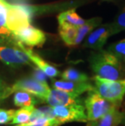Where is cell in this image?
<instances>
[{
    "mask_svg": "<svg viewBox=\"0 0 125 126\" xmlns=\"http://www.w3.org/2000/svg\"><path fill=\"white\" fill-rule=\"evenodd\" d=\"M53 87L55 89L67 91V92L76 94L78 95H81L85 92H89V91L94 89V85H92L89 81L77 82L66 81V80L63 79L55 81L53 82Z\"/></svg>",
    "mask_w": 125,
    "mask_h": 126,
    "instance_id": "cell-12",
    "label": "cell"
},
{
    "mask_svg": "<svg viewBox=\"0 0 125 126\" xmlns=\"http://www.w3.org/2000/svg\"><path fill=\"white\" fill-rule=\"evenodd\" d=\"M102 19L101 17H94L89 20H85L83 25L77 28V35L74 46H78L84 39V37L88 36V34L94 30V29L100 25Z\"/></svg>",
    "mask_w": 125,
    "mask_h": 126,
    "instance_id": "cell-14",
    "label": "cell"
},
{
    "mask_svg": "<svg viewBox=\"0 0 125 126\" xmlns=\"http://www.w3.org/2000/svg\"><path fill=\"white\" fill-rule=\"evenodd\" d=\"M54 116L61 124L69 122L86 123L88 118L84 103L69 104L65 106L52 107Z\"/></svg>",
    "mask_w": 125,
    "mask_h": 126,
    "instance_id": "cell-5",
    "label": "cell"
},
{
    "mask_svg": "<svg viewBox=\"0 0 125 126\" xmlns=\"http://www.w3.org/2000/svg\"><path fill=\"white\" fill-rule=\"evenodd\" d=\"M32 18L21 4H9L6 25L12 33L30 25Z\"/></svg>",
    "mask_w": 125,
    "mask_h": 126,
    "instance_id": "cell-7",
    "label": "cell"
},
{
    "mask_svg": "<svg viewBox=\"0 0 125 126\" xmlns=\"http://www.w3.org/2000/svg\"><path fill=\"white\" fill-rule=\"evenodd\" d=\"M33 78H34L38 81L47 83V76L38 68L34 69V72L33 73Z\"/></svg>",
    "mask_w": 125,
    "mask_h": 126,
    "instance_id": "cell-25",
    "label": "cell"
},
{
    "mask_svg": "<svg viewBox=\"0 0 125 126\" xmlns=\"http://www.w3.org/2000/svg\"><path fill=\"white\" fill-rule=\"evenodd\" d=\"M87 93L86 98L84 99V105L88 120H97L111 110L121 108L119 104L102 97L94 89Z\"/></svg>",
    "mask_w": 125,
    "mask_h": 126,
    "instance_id": "cell-2",
    "label": "cell"
},
{
    "mask_svg": "<svg viewBox=\"0 0 125 126\" xmlns=\"http://www.w3.org/2000/svg\"><path fill=\"white\" fill-rule=\"evenodd\" d=\"M9 4L10 3H8L5 0H0V14H3L7 16Z\"/></svg>",
    "mask_w": 125,
    "mask_h": 126,
    "instance_id": "cell-26",
    "label": "cell"
},
{
    "mask_svg": "<svg viewBox=\"0 0 125 126\" xmlns=\"http://www.w3.org/2000/svg\"><path fill=\"white\" fill-rule=\"evenodd\" d=\"M35 95L26 92V91L19 90L15 92L14 98V104L16 107L20 108H25V107H32L38 103L39 99Z\"/></svg>",
    "mask_w": 125,
    "mask_h": 126,
    "instance_id": "cell-16",
    "label": "cell"
},
{
    "mask_svg": "<svg viewBox=\"0 0 125 126\" xmlns=\"http://www.w3.org/2000/svg\"><path fill=\"white\" fill-rule=\"evenodd\" d=\"M58 25H70L76 27L82 25L85 22V20L81 17L76 12V7L69 8L61 12L58 16Z\"/></svg>",
    "mask_w": 125,
    "mask_h": 126,
    "instance_id": "cell-15",
    "label": "cell"
},
{
    "mask_svg": "<svg viewBox=\"0 0 125 126\" xmlns=\"http://www.w3.org/2000/svg\"><path fill=\"white\" fill-rule=\"evenodd\" d=\"M17 40L29 47H42L46 40V34L41 29L28 25L13 33Z\"/></svg>",
    "mask_w": 125,
    "mask_h": 126,
    "instance_id": "cell-8",
    "label": "cell"
},
{
    "mask_svg": "<svg viewBox=\"0 0 125 126\" xmlns=\"http://www.w3.org/2000/svg\"><path fill=\"white\" fill-rule=\"evenodd\" d=\"M46 103H48L50 107H56L75 103H84V100L81 98V95L54 88L53 90H50L49 95L46 99Z\"/></svg>",
    "mask_w": 125,
    "mask_h": 126,
    "instance_id": "cell-10",
    "label": "cell"
},
{
    "mask_svg": "<svg viewBox=\"0 0 125 126\" xmlns=\"http://www.w3.org/2000/svg\"><path fill=\"white\" fill-rule=\"evenodd\" d=\"M15 110L0 108V125L11 124L14 117Z\"/></svg>",
    "mask_w": 125,
    "mask_h": 126,
    "instance_id": "cell-23",
    "label": "cell"
},
{
    "mask_svg": "<svg viewBox=\"0 0 125 126\" xmlns=\"http://www.w3.org/2000/svg\"><path fill=\"white\" fill-rule=\"evenodd\" d=\"M102 1H104V2H115L116 0H102Z\"/></svg>",
    "mask_w": 125,
    "mask_h": 126,
    "instance_id": "cell-28",
    "label": "cell"
},
{
    "mask_svg": "<svg viewBox=\"0 0 125 126\" xmlns=\"http://www.w3.org/2000/svg\"><path fill=\"white\" fill-rule=\"evenodd\" d=\"M26 91L35 95L42 102H46L47 96L49 95L50 89L47 83L38 81L34 78H24L15 81L12 86H10L9 92L12 95L16 91Z\"/></svg>",
    "mask_w": 125,
    "mask_h": 126,
    "instance_id": "cell-6",
    "label": "cell"
},
{
    "mask_svg": "<svg viewBox=\"0 0 125 126\" xmlns=\"http://www.w3.org/2000/svg\"><path fill=\"white\" fill-rule=\"evenodd\" d=\"M111 36L110 24L101 25L88 34L85 42H84V47L90 48L97 51L102 50Z\"/></svg>",
    "mask_w": 125,
    "mask_h": 126,
    "instance_id": "cell-9",
    "label": "cell"
},
{
    "mask_svg": "<svg viewBox=\"0 0 125 126\" xmlns=\"http://www.w3.org/2000/svg\"><path fill=\"white\" fill-rule=\"evenodd\" d=\"M77 28L70 25H59V35L66 45L71 47L74 46L77 35Z\"/></svg>",
    "mask_w": 125,
    "mask_h": 126,
    "instance_id": "cell-17",
    "label": "cell"
},
{
    "mask_svg": "<svg viewBox=\"0 0 125 126\" xmlns=\"http://www.w3.org/2000/svg\"><path fill=\"white\" fill-rule=\"evenodd\" d=\"M94 90L102 97L122 105L125 96V77L116 80L109 81L95 76L94 77Z\"/></svg>",
    "mask_w": 125,
    "mask_h": 126,
    "instance_id": "cell-3",
    "label": "cell"
},
{
    "mask_svg": "<svg viewBox=\"0 0 125 126\" xmlns=\"http://www.w3.org/2000/svg\"><path fill=\"white\" fill-rule=\"evenodd\" d=\"M10 89V85H8L0 77V104L2 103V102L6 99L7 98H8L10 94L9 92Z\"/></svg>",
    "mask_w": 125,
    "mask_h": 126,
    "instance_id": "cell-24",
    "label": "cell"
},
{
    "mask_svg": "<svg viewBox=\"0 0 125 126\" xmlns=\"http://www.w3.org/2000/svg\"><path fill=\"white\" fill-rule=\"evenodd\" d=\"M61 77L63 80L71 81H77V82H84L89 81V77L87 74L84 73L81 71L77 70L74 68H68L65 69L61 74Z\"/></svg>",
    "mask_w": 125,
    "mask_h": 126,
    "instance_id": "cell-19",
    "label": "cell"
},
{
    "mask_svg": "<svg viewBox=\"0 0 125 126\" xmlns=\"http://www.w3.org/2000/svg\"><path fill=\"white\" fill-rule=\"evenodd\" d=\"M62 124L55 118H41L26 124L15 125V126H61Z\"/></svg>",
    "mask_w": 125,
    "mask_h": 126,
    "instance_id": "cell-22",
    "label": "cell"
},
{
    "mask_svg": "<svg viewBox=\"0 0 125 126\" xmlns=\"http://www.w3.org/2000/svg\"><path fill=\"white\" fill-rule=\"evenodd\" d=\"M34 108H35L34 106H32V107H25V108H21L19 110H16L11 124L23 125L29 122Z\"/></svg>",
    "mask_w": 125,
    "mask_h": 126,
    "instance_id": "cell-18",
    "label": "cell"
},
{
    "mask_svg": "<svg viewBox=\"0 0 125 126\" xmlns=\"http://www.w3.org/2000/svg\"><path fill=\"white\" fill-rule=\"evenodd\" d=\"M110 29L111 36L125 30V4L117 14L114 20L110 23Z\"/></svg>",
    "mask_w": 125,
    "mask_h": 126,
    "instance_id": "cell-20",
    "label": "cell"
},
{
    "mask_svg": "<svg viewBox=\"0 0 125 126\" xmlns=\"http://www.w3.org/2000/svg\"><path fill=\"white\" fill-rule=\"evenodd\" d=\"M107 50L113 53L119 60L125 63V38L111 44L108 47Z\"/></svg>",
    "mask_w": 125,
    "mask_h": 126,
    "instance_id": "cell-21",
    "label": "cell"
},
{
    "mask_svg": "<svg viewBox=\"0 0 125 126\" xmlns=\"http://www.w3.org/2000/svg\"><path fill=\"white\" fill-rule=\"evenodd\" d=\"M124 110H123V112H124V118H123V120H122V123L121 125H125V96H124Z\"/></svg>",
    "mask_w": 125,
    "mask_h": 126,
    "instance_id": "cell-27",
    "label": "cell"
},
{
    "mask_svg": "<svg viewBox=\"0 0 125 126\" xmlns=\"http://www.w3.org/2000/svg\"><path fill=\"white\" fill-rule=\"evenodd\" d=\"M0 60L12 68L31 65V60L27 54L17 43V39L11 43L0 44Z\"/></svg>",
    "mask_w": 125,
    "mask_h": 126,
    "instance_id": "cell-4",
    "label": "cell"
},
{
    "mask_svg": "<svg viewBox=\"0 0 125 126\" xmlns=\"http://www.w3.org/2000/svg\"><path fill=\"white\" fill-rule=\"evenodd\" d=\"M17 43L21 47V49L27 54L29 60H31V62H33L34 64H36V66L38 67L39 69H41L48 77L54 78V77H56L57 76H58V75L60 74V72L58 71V68H56L54 65H52V64L46 62V60H44L41 56H39L38 54H36L35 52H33L31 49L26 48L25 46L23 45L22 42H20L19 40H17Z\"/></svg>",
    "mask_w": 125,
    "mask_h": 126,
    "instance_id": "cell-11",
    "label": "cell"
},
{
    "mask_svg": "<svg viewBox=\"0 0 125 126\" xmlns=\"http://www.w3.org/2000/svg\"><path fill=\"white\" fill-rule=\"evenodd\" d=\"M124 118V112L119 108H115L97 120H88L86 126H119Z\"/></svg>",
    "mask_w": 125,
    "mask_h": 126,
    "instance_id": "cell-13",
    "label": "cell"
},
{
    "mask_svg": "<svg viewBox=\"0 0 125 126\" xmlns=\"http://www.w3.org/2000/svg\"><path fill=\"white\" fill-rule=\"evenodd\" d=\"M93 72L100 78L116 81L125 77V63L109 50H98L89 57Z\"/></svg>",
    "mask_w": 125,
    "mask_h": 126,
    "instance_id": "cell-1",
    "label": "cell"
}]
</instances>
